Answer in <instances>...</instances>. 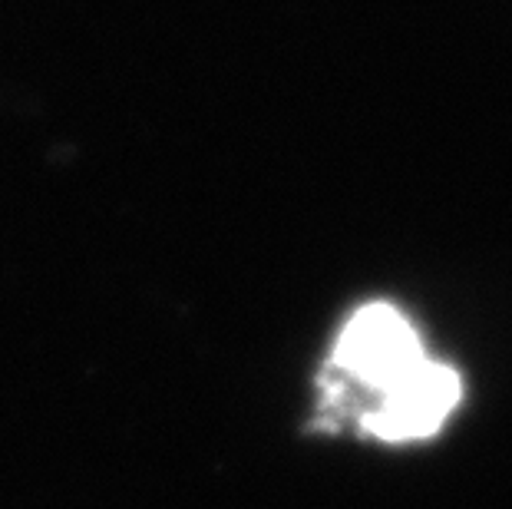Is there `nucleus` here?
<instances>
[{
    "label": "nucleus",
    "instance_id": "obj_2",
    "mask_svg": "<svg viewBox=\"0 0 512 509\" xmlns=\"http://www.w3.org/2000/svg\"><path fill=\"white\" fill-rule=\"evenodd\" d=\"M460 397V374L423 357L410 374H403L394 387H387L377 397L374 410L364 414V427L367 433L390 443L433 437L443 427V420L453 414V407L460 404Z\"/></svg>",
    "mask_w": 512,
    "mask_h": 509
},
{
    "label": "nucleus",
    "instance_id": "obj_1",
    "mask_svg": "<svg viewBox=\"0 0 512 509\" xmlns=\"http://www.w3.org/2000/svg\"><path fill=\"white\" fill-rule=\"evenodd\" d=\"M420 334L394 305H367L344 324L334 348L337 377L367 387L377 397L423 361Z\"/></svg>",
    "mask_w": 512,
    "mask_h": 509
}]
</instances>
